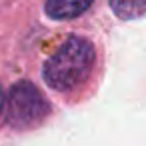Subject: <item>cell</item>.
<instances>
[{
    "mask_svg": "<svg viewBox=\"0 0 146 146\" xmlns=\"http://www.w3.org/2000/svg\"><path fill=\"white\" fill-rule=\"evenodd\" d=\"M94 46L86 38H68L44 64V80L50 88L58 92H68L76 88L92 70Z\"/></svg>",
    "mask_w": 146,
    "mask_h": 146,
    "instance_id": "obj_1",
    "label": "cell"
},
{
    "mask_svg": "<svg viewBox=\"0 0 146 146\" xmlns=\"http://www.w3.org/2000/svg\"><path fill=\"white\" fill-rule=\"evenodd\" d=\"M48 114V102L30 82H18L8 96V120L16 128L38 124Z\"/></svg>",
    "mask_w": 146,
    "mask_h": 146,
    "instance_id": "obj_2",
    "label": "cell"
},
{
    "mask_svg": "<svg viewBox=\"0 0 146 146\" xmlns=\"http://www.w3.org/2000/svg\"><path fill=\"white\" fill-rule=\"evenodd\" d=\"M90 4L92 0H46L44 8L52 18H74L88 10Z\"/></svg>",
    "mask_w": 146,
    "mask_h": 146,
    "instance_id": "obj_3",
    "label": "cell"
},
{
    "mask_svg": "<svg viewBox=\"0 0 146 146\" xmlns=\"http://www.w3.org/2000/svg\"><path fill=\"white\" fill-rule=\"evenodd\" d=\"M110 4L116 16L124 20H132L146 14V0H110Z\"/></svg>",
    "mask_w": 146,
    "mask_h": 146,
    "instance_id": "obj_4",
    "label": "cell"
},
{
    "mask_svg": "<svg viewBox=\"0 0 146 146\" xmlns=\"http://www.w3.org/2000/svg\"><path fill=\"white\" fill-rule=\"evenodd\" d=\"M2 106H4V92H2V86H0V112H2Z\"/></svg>",
    "mask_w": 146,
    "mask_h": 146,
    "instance_id": "obj_5",
    "label": "cell"
}]
</instances>
